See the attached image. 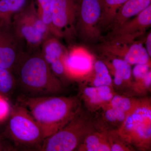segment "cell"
Returning <instances> with one entry per match:
<instances>
[{
	"label": "cell",
	"mask_w": 151,
	"mask_h": 151,
	"mask_svg": "<svg viewBox=\"0 0 151 151\" xmlns=\"http://www.w3.org/2000/svg\"><path fill=\"white\" fill-rule=\"evenodd\" d=\"M18 101L42 128L45 138L64 127L81 108V101L74 96L23 95Z\"/></svg>",
	"instance_id": "1"
},
{
	"label": "cell",
	"mask_w": 151,
	"mask_h": 151,
	"mask_svg": "<svg viewBox=\"0 0 151 151\" xmlns=\"http://www.w3.org/2000/svg\"><path fill=\"white\" fill-rule=\"evenodd\" d=\"M13 73H15L22 87L31 97L57 94L63 89V83L52 73L44 59L40 49L26 51Z\"/></svg>",
	"instance_id": "2"
},
{
	"label": "cell",
	"mask_w": 151,
	"mask_h": 151,
	"mask_svg": "<svg viewBox=\"0 0 151 151\" xmlns=\"http://www.w3.org/2000/svg\"><path fill=\"white\" fill-rule=\"evenodd\" d=\"M89 112L81 108L64 127L45 139L39 150H77L85 137L96 129L95 121Z\"/></svg>",
	"instance_id": "3"
},
{
	"label": "cell",
	"mask_w": 151,
	"mask_h": 151,
	"mask_svg": "<svg viewBox=\"0 0 151 151\" xmlns=\"http://www.w3.org/2000/svg\"><path fill=\"white\" fill-rule=\"evenodd\" d=\"M127 143L136 150L147 151L151 144L150 98L140 99L122 126L116 130Z\"/></svg>",
	"instance_id": "4"
},
{
	"label": "cell",
	"mask_w": 151,
	"mask_h": 151,
	"mask_svg": "<svg viewBox=\"0 0 151 151\" xmlns=\"http://www.w3.org/2000/svg\"><path fill=\"white\" fill-rule=\"evenodd\" d=\"M7 132L19 147L39 150L45 137L42 128L26 108L17 104L12 108Z\"/></svg>",
	"instance_id": "5"
},
{
	"label": "cell",
	"mask_w": 151,
	"mask_h": 151,
	"mask_svg": "<svg viewBox=\"0 0 151 151\" xmlns=\"http://www.w3.org/2000/svg\"><path fill=\"white\" fill-rule=\"evenodd\" d=\"M12 23L15 30L24 43L26 51L40 49L44 41L52 35L40 17L33 0L14 15Z\"/></svg>",
	"instance_id": "6"
},
{
	"label": "cell",
	"mask_w": 151,
	"mask_h": 151,
	"mask_svg": "<svg viewBox=\"0 0 151 151\" xmlns=\"http://www.w3.org/2000/svg\"><path fill=\"white\" fill-rule=\"evenodd\" d=\"M101 15L100 0H79L75 25L76 36L85 43L100 41L102 36L99 29Z\"/></svg>",
	"instance_id": "7"
},
{
	"label": "cell",
	"mask_w": 151,
	"mask_h": 151,
	"mask_svg": "<svg viewBox=\"0 0 151 151\" xmlns=\"http://www.w3.org/2000/svg\"><path fill=\"white\" fill-rule=\"evenodd\" d=\"M151 5L135 17L102 36L100 41L110 44L128 45L143 35L151 26Z\"/></svg>",
	"instance_id": "8"
},
{
	"label": "cell",
	"mask_w": 151,
	"mask_h": 151,
	"mask_svg": "<svg viewBox=\"0 0 151 151\" xmlns=\"http://www.w3.org/2000/svg\"><path fill=\"white\" fill-rule=\"evenodd\" d=\"M26 51L24 43L15 30L12 21L0 19V67L13 72Z\"/></svg>",
	"instance_id": "9"
},
{
	"label": "cell",
	"mask_w": 151,
	"mask_h": 151,
	"mask_svg": "<svg viewBox=\"0 0 151 151\" xmlns=\"http://www.w3.org/2000/svg\"><path fill=\"white\" fill-rule=\"evenodd\" d=\"M79 0H52L54 36L68 40L76 36L75 25Z\"/></svg>",
	"instance_id": "10"
},
{
	"label": "cell",
	"mask_w": 151,
	"mask_h": 151,
	"mask_svg": "<svg viewBox=\"0 0 151 151\" xmlns=\"http://www.w3.org/2000/svg\"><path fill=\"white\" fill-rule=\"evenodd\" d=\"M94 61L93 55L84 47H74L68 50L64 65L68 80L84 81L92 72Z\"/></svg>",
	"instance_id": "11"
},
{
	"label": "cell",
	"mask_w": 151,
	"mask_h": 151,
	"mask_svg": "<svg viewBox=\"0 0 151 151\" xmlns=\"http://www.w3.org/2000/svg\"><path fill=\"white\" fill-rule=\"evenodd\" d=\"M101 45L104 54L122 58L132 65L151 63V57L140 41L123 45L105 43Z\"/></svg>",
	"instance_id": "12"
},
{
	"label": "cell",
	"mask_w": 151,
	"mask_h": 151,
	"mask_svg": "<svg viewBox=\"0 0 151 151\" xmlns=\"http://www.w3.org/2000/svg\"><path fill=\"white\" fill-rule=\"evenodd\" d=\"M40 50L52 73L63 83L68 80L64 65V57L68 50L58 40V38L50 35L44 41Z\"/></svg>",
	"instance_id": "13"
},
{
	"label": "cell",
	"mask_w": 151,
	"mask_h": 151,
	"mask_svg": "<svg viewBox=\"0 0 151 151\" xmlns=\"http://www.w3.org/2000/svg\"><path fill=\"white\" fill-rule=\"evenodd\" d=\"M116 94L113 86H84L81 92L83 100L87 111L94 112L106 106Z\"/></svg>",
	"instance_id": "14"
},
{
	"label": "cell",
	"mask_w": 151,
	"mask_h": 151,
	"mask_svg": "<svg viewBox=\"0 0 151 151\" xmlns=\"http://www.w3.org/2000/svg\"><path fill=\"white\" fill-rule=\"evenodd\" d=\"M104 55L108 58L104 61L113 76V86L119 89H130L132 81V65L122 58Z\"/></svg>",
	"instance_id": "15"
},
{
	"label": "cell",
	"mask_w": 151,
	"mask_h": 151,
	"mask_svg": "<svg viewBox=\"0 0 151 151\" xmlns=\"http://www.w3.org/2000/svg\"><path fill=\"white\" fill-rule=\"evenodd\" d=\"M150 5L151 0H127L117 12L107 30L115 29Z\"/></svg>",
	"instance_id": "16"
},
{
	"label": "cell",
	"mask_w": 151,
	"mask_h": 151,
	"mask_svg": "<svg viewBox=\"0 0 151 151\" xmlns=\"http://www.w3.org/2000/svg\"><path fill=\"white\" fill-rule=\"evenodd\" d=\"M77 151H111L108 132L96 127L85 137Z\"/></svg>",
	"instance_id": "17"
},
{
	"label": "cell",
	"mask_w": 151,
	"mask_h": 151,
	"mask_svg": "<svg viewBox=\"0 0 151 151\" xmlns=\"http://www.w3.org/2000/svg\"><path fill=\"white\" fill-rule=\"evenodd\" d=\"M88 86H113V79L107 65L101 60L94 61L91 73L84 81Z\"/></svg>",
	"instance_id": "18"
},
{
	"label": "cell",
	"mask_w": 151,
	"mask_h": 151,
	"mask_svg": "<svg viewBox=\"0 0 151 151\" xmlns=\"http://www.w3.org/2000/svg\"><path fill=\"white\" fill-rule=\"evenodd\" d=\"M127 0H100L101 15L99 22L101 32L110 26L117 12Z\"/></svg>",
	"instance_id": "19"
},
{
	"label": "cell",
	"mask_w": 151,
	"mask_h": 151,
	"mask_svg": "<svg viewBox=\"0 0 151 151\" xmlns=\"http://www.w3.org/2000/svg\"><path fill=\"white\" fill-rule=\"evenodd\" d=\"M28 3V0H0V19L12 21L14 15Z\"/></svg>",
	"instance_id": "20"
},
{
	"label": "cell",
	"mask_w": 151,
	"mask_h": 151,
	"mask_svg": "<svg viewBox=\"0 0 151 151\" xmlns=\"http://www.w3.org/2000/svg\"><path fill=\"white\" fill-rule=\"evenodd\" d=\"M38 14L50 32L54 36L52 19V0H35Z\"/></svg>",
	"instance_id": "21"
},
{
	"label": "cell",
	"mask_w": 151,
	"mask_h": 151,
	"mask_svg": "<svg viewBox=\"0 0 151 151\" xmlns=\"http://www.w3.org/2000/svg\"><path fill=\"white\" fill-rule=\"evenodd\" d=\"M108 136L111 151L136 150L132 146L122 138L116 130L108 132Z\"/></svg>",
	"instance_id": "22"
},
{
	"label": "cell",
	"mask_w": 151,
	"mask_h": 151,
	"mask_svg": "<svg viewBox=\"0 0 151 151\" xmlns=\"http://www.w3.org/2000/svg\"><path fill=\"white\" fill-rule=\"evenodd\" d=\"M15 84L13 73L11 70L0 67V94L4 95L11 92Z\"/></svg>",
	"instance_id": "23"
},
{
	"label": "cell",
	"mask_w": 151,
	"mask_h": 151,
	"mask_svg": "<svg viewBox=\"0 0 151 151\" xmlns=\"http://www.w3.org/2000/svg\"><path fill=\"white\" fill-rule=\"evenodd\" d=\"M4 96L0 94V122L9 116L12 111L9 102Z\"/></svg>",
	"instance_id": "24"
},
{
	"label": "cell",
	"mask_w": 151,
	"mask_h": 151,
	"mask_svg": "<svg viewBox=\"0 0 151 151\" xmlns=\"http://www.w3.org/2000/svg\"><path fill=\"white\" fill-rule=\"evenodd\" d=\"M146 50L147 52L149 55L151 57V32L149 33L147 38L146 39Z\"/></svg>",
	"instance_id": "25"
},
{
	"label": "cell",
	"mask_w": 151,
	"mask_h": 151,
	"mask_svg": "<svg viewBox=\"0 0 151 151\" xmlns=\"http://www.w3.org/2000/svg\"><path fill=\"white\" fill-rule=\"evenodd\" d=\"M7 149L8 150V149L6 148V146H4L1 140L0 139V151L7 150Z\"/></svg>",
	"instance_id": "26"
}]
</instances>
